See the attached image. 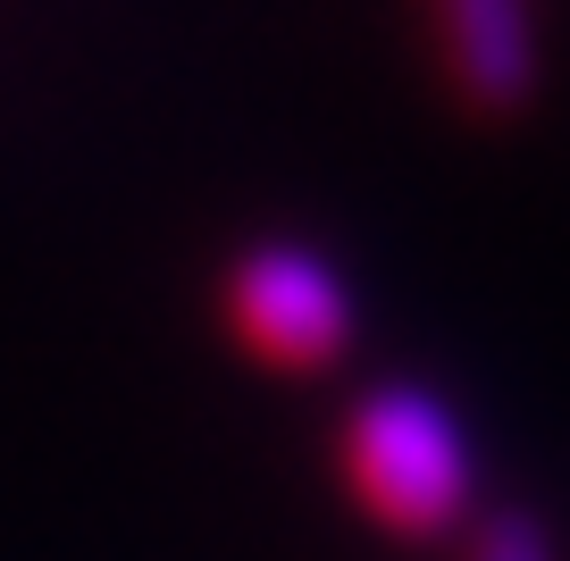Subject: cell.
I'll use <instances>...</instances> for the list:
<instances>
[{"label":"cell","instance_id":"obj_2","mask_svg":"<svg viewBox=\"0 0 570 561\" xmlns=\"http://www.w3.org/2000/svg\"><path fill=\"white\" fill-rule=\"evenodd\" d=\"M227 318L268 368H294V377L336 368L353 352V285L294 235L244 244V260L227 268Z\"/></svg>","mask_w":570,"mask_h":561},{"label":"cell","instance_id":"obj_4","mask_svg":"<svg viewBox=\"0 0 570 561\" xmlns=\"http://www.w3.org/2000/svg\"><path fill=\"white\" fill-rule=\"evenodd\" d=\"M470 561H562V553H553V528L537 520V511L503 503V511H479V528H470Z\"/></svg>","mask_w":570,"mask_h":561},{"label":"cell","instance_id":"obj_3","mask_svg":"<svg viewBox=\"0 0 570 561\" xmlns=\"http://www.w3.org/2000/svg\"><path fill=\"white\" fill-rule=\"evenodd\" d=\"M436 9V51L445 85L479 118H520L546 85V42H537V0H428Z\"/></svg>","mask_w":570,"mask_h":561},{"label":"cell","instance_id":"obj_1","mask_svg":"<svg viewBox=\"0 0 570 561\" xmlns=\"http://www.w3.org/2000/svg\"><path fill=\"white\" fill-rule=\"evenodd\" d=\"M344 486L394 537H453L479 520V453L428 386L386 377L344 411Z\"/></svg>","mask_w":570,"mask_h":561}]
</instances>
